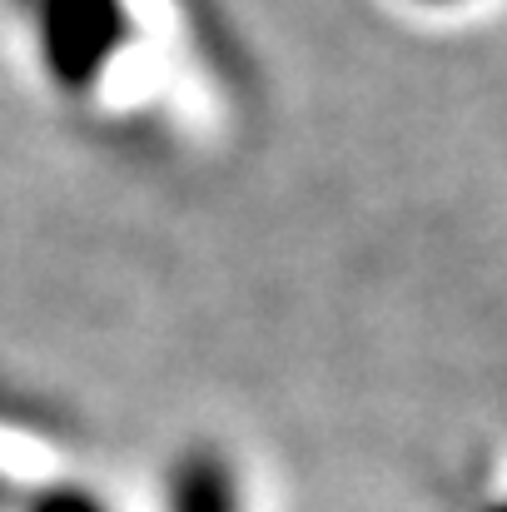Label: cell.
Returning a JSON list of instances; mask_svg holds the SVG:
<instances>
[{"instance_id":"obj_1","label":"cell","mask_w":507,"mask_h":512,"mask_svg":"<svg viewBox=\"0 0 507 512\" xmlns=\"http://www.w3.org/2000/svg\"><path fill=\"white\" fill-rule=\"evenodd\" d=\"M169 512H239L234 498V483H229V468L209 453L189 458L174 478V493H169Z\"/></svg>"},{"instance_id":"obj_2","label":"cell","mask_w":507,"mask_h":512,"mask_svg":"<svg viewBox=\"0 0 507 512\" xmlns=\"http://www.w3.org/2000/svg\"><path fill=\"white\" fill-rule=\"evenodd\" d=\"M503 512H507V508H503Z\"/></svg>"}]
</instances>
